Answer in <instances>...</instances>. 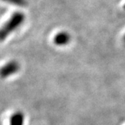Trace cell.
<instances>
[{
    "label": "cell",
    "instance_id": "obj_5",
    "mask_svg": "<svg viewBox=\"0 0 125 125\" xmlns=\"http://www.w3.org/2000/svg\"><path fill=\"white\" fill-rule=\"evenodd\" d=\"M5 2H7L10 4L15 5L20 7H24L26 6L27 4V2L26 0H3Z\"/></svg>",
    "mask_w": 125,
    "mask_h": 125
},
{
    "label": "cell",
    "instance_id": "obj_3",
    "mask_svg": "<svg viewBox=\"0 0 125 125\" xmlns=\"http://www.w3.org/2000/svg\"><path fill=\"white\" fill-rule=\"evenodd\" d=\"M53 40L54 44L57 46H65L70 42V36L65 31H61L55 35Z\"/></svg>",
    "mask_w": 125,
    "mask_h": 125
},
{
    "label": "cell",
    "instance_id": "obj_2",
    "mask_svg": "<svg viewBox=\"0 0 125 125\" xmlns=\"http://www.w3.org/2000/svg\"><path fill=\"white\" fill-rule=\"evenodd\" d=\"M20 64L15 61H10L6 64H5L1 70V76L2 79L8 78L9 76H12L18 73L20 70Z\"/></svg>",
    "mask_w": 125,
    "mask_h": 125
},
{
    "label": "cell",
    "instance_id": "obj_1",
    "mask_svg": "<svg viewBox=\"0 0 125 125\" xmlns=\"http://www.w3.org/2000/svg\"><path fill=\"white\" fill-rule=\"evenodd\" d=\"M24 20H25V15L21 12H16L13 14L1 29V32H0L1 40L4 41L12 32L16 30L24 22Z\"/></svg>",
    "mask_w": 125,
    "mask_h": 125
},
{
    "label": "cell",
    "instance_id": "obj_7",
    "mask_svg": "<svg viewBox=\"0 0 125 125\" xmlns=\"http://www.w3.org/2000/svg\"><path fill=\"white\" fill-rule=\"evenodd\" d=\"M124 9H125V4L124 5Z\"/></svg>",
    "mask_w": 125,
    "mask_h": 125
},
{
    "label": "cell",
    "instance_id": "obj_4",
    "mask_svg": "<svg viewBox=\"0 0 125 125\" xmlns=\"http://www.w3.org/2000/svg\"><path fill=\"white\" fill-rule=\"evenodd\" d=\"M25 117L22 112L14 113L10 117L9 125H24Z\"/></svg>",
    "mask_w": 125,
    "mask_h": 125
},
{
    "label": "cell",
    "instance_id": "obj_6",
    "mask_svg": "<svg viewBox=\"0 0 125 125\" xmlns=\"http://www.w3.org/2000/svg\"><path fill=\"white\" fill-rule=\"evenodd\" d=\"M124 42H125V36H124Z\"/></svg>",
    "mask_w": 125,
    "mask_h": 125
}]
</instances>
